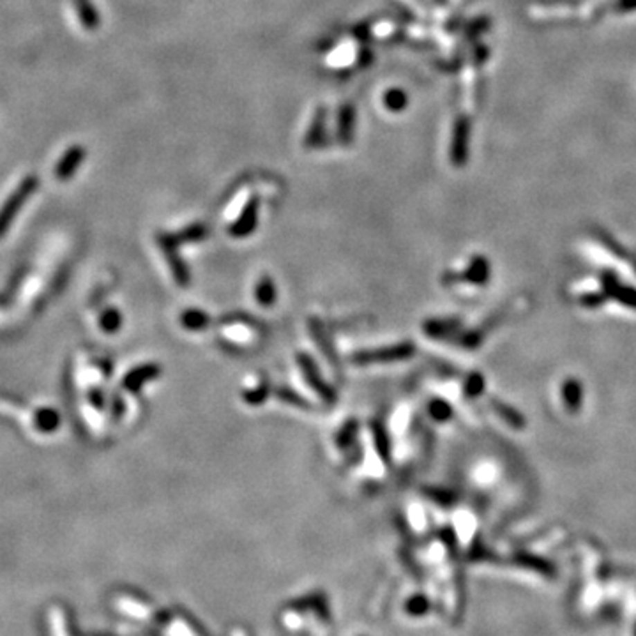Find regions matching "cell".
<instances>
[{
    "instance_id": "13",
    "label": "cell",
    "mask_w": 636,
    "mask_h": 636,
    "mask_svg": "<svg viewBox=\"0 0 636 636\" xmlns=\"http://www.w3.org/2000/svg\"><path fill=\"white\" fill-rule=\"evenodd\" d=\"M430 414L433 415L437 421H444L447 415L451 414V412H449V408L442 403V401H435V403L430 407Z\"/></svg>"
},
{
    "instance_id": "7",
    "label": "cell",
    "mask_w": 636,
    "mask_h": 636,
    "mask_svg": "<svg viewBox=\"0 0 636 636\" xmlns=\"http://www.w3.org/2000/svg\"><path fill=\"white\" fill-rule=\"evenodd\" d=\"M158 373H159L158 366L138 367V370H135V372H131L129 375H127L126 379H124V385H126V388H129V389H136V388H140V385H142V383L145 382V380L152 379V376H156Z\"/></svg>"
},
{
    "instance_id": "12",
    "label": "cell",
    "mask_w": 636,
    "mask_h": 636,
    "mask_svg": "<svg viewBox=\"0 0 636 636\" xmlns=\"http://www.w3.org/2000/svg\"><path fill=\"white\" fill-rule=\"evenodd\" d=\"M101 322H103V327L107 329V331H110V332L117 331L120 325V316H119V313L115 311V309H110V311L105 313Z\"/></svg>"
},
{
    "instance_id": "3",
    "label": "cell",
    "mask_w": 636,
    "mask_h": 636,
    "mask_svg": "<svg viewBox=\"0 0 636 636\" xmlns=\"http://www.w3.org/2000/svg\"><path fill=\"white\" fill-rule=\"evenodd\" d=\"M83 158H85V152H83L82 147L75 145L66 150V154L55 165V177L60 179V181H66V179L71 177L76 172V168L82 165Z\"/></svg>"
},
{
    "instance_id": "11",
    "label": "cell",
    "mask_w": 636,
    "mask_h": 636,
    "mask_svg": "<svg viewBox=\"0 0 636 636\" xmlns=\"http://www.w3.org/2000/svg\"><path fill=\"white\" fill-rule=\"evenodd\" d=\"M405 105H407V96L401 91H398V89H392V91H389L388 94H385V107H388L389 110L398 111L401 110V108H405Z\"/></svg>"
},
{
    "instance_id": "2",
    "label": "cell",
    "mask_w": 636,
    "mask_h": 636,
    "mask_svg": "<svg viewBox=\"0 0 636 636\" xmlns=\"http://www.w3.org/2000/svg\"><path fill=\"white\" fill-rule=\"evenodd\" d=\"M414 352V347L410 343L394 345V347L379 348V350H367V352L357 354L354 359L356 363H379V361H399L407 359Z\"/></svg>"
},
{
    "instance_id": "8",
    "label": "cell",
    "mask_w": 636,
    "mask_h": 636,
    "mask_svg": "<svg viewBox=\"0 0 636 636\" xmlns=\"http://www.w3.org/2000/svg\"><path fill=\"white\" fill-rule=\"evenodd\" d=\"M255 292H257V300L262 306L274 305V300H276V290H274V284L271 278H264V280L258 281Z\"/></svg>"
},
{
    "instance_id": "6",
    "label": "cell",
    "mask_w": 636,
    "mask_h": 636,
    "mask_svg": "<svg viewBox=\"0 0 636 636\" xmlns=\"http://www.w3.org/2000/svg\"><path fill=\"white\" fill-rule=\"evenodd\" d=\"M324 131H325V111L318 110L315 115V120L311 122V127L308 131V136H306V147H318L322 145V140H324Z\"/></svg>"
},
{
    "instance_id": "10",
    "label": "cell",
    "mask_w": 636,
    "mask_h": 636,
    "mask_svg": "<svg viewBox=\"0 0 636 636\" xmlns=\"http://www.w3.org/2000/svg\"><path fill=\"white\" fill-rule=\"evenodd\" d=\"M37 426L44 431L55 430V428L59 426V415L53 410H50V408H44V410H41L39 415H37Z\"/></svg>"
},
{
    "instance_id": "1",
    "label": "cell",
    "mask_w": 636,
    "mask_h": 636,
    "mask_svg": "<svg viewBox=\"0 0 636 636\" xmlns=\"http://www.w3.org/2000/svg\"><path fill=\"white\" fill-rule=\"evenodd\" d=\"M36 186V177H27L21 182L20 186H18V190L8 198V202L0 209V235H4L6 230L9 228L11 221L16 217V214H18V210L24 207V203L27 202V198L34 193Z\"/></svg>"
},
{
    "instance_id": "4",
    "label": "cell",
    "mask_w": 636,
    "mask_h": 636,
    "mask_svg": "<svg viewBox=\"0 0 636 636\" xmlns=\"http://www.w3.org/2000/svg\"><path fill=\"white\" fill-rule=\"evenodd\" d=\"M257 210L258 202L257 198H253V200H249L248 206L242 210L241 217H239L237 221H235V225L232 226V233L235 237H244V235L253 232L255 226H257Z\"/></svg>"
},
{
    "instance_id": "9",
    "label": "cell",
    "mask_w": 636,
    "mask_h": 636,
    "mask_svg": "<svg viewBox=\"0 0 636 636\" xmlns=\"http://www.w3.org/2000/svg\"><path fill=\"white\" fill-rule=\"evenodd\" d=\"M181 322L184 327L193 329V331H202V329H206L207 324H209V316L203 311H198V309H190V311H186L182 315Z\"/></svg>"
},
{
    "instance_id": "5",
    "label": "cell",
    "mask_w": 636,
    "mask_h": 636,
    "mask_svg": "<svg viewBox=\"0 0 636 636\" xmlns=\"http://www.w3.org/2000/svg\"><path fill=\"white\" fill-rule=\"evenodd\" d=\"M354 120H356V113L354 108L350 105H345L340 110V117H338V135L343 145H348L352 140L354 133Z\"/></svg>"
}]
</instances>
